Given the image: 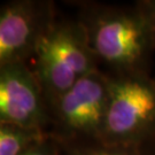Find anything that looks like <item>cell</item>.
<instances>
[{
  "label": "cell",
  "mask_w": 155,
  "mask_h": 155,
  "mask_svg": "<svg viewBox=\"0 0 155 155\" xmlns=\"http://www.w3.org/2000/svg\"><path fill=\"white\" fill-rule=\"evenodd\" d=\"M79 22L98 63L109 68L108 75L148 72L155 33L143 2L134 7L85 6Z\"/></svg>",
  "instance_id": "obj_1"
},
{
  "label": "cell",
  "mask_w": 155,
  "mask_h": 155,
  "mask_svg": "<svg viewBox=\"0 0 155 155\" xmlns=\"http://www.w3.org/2000/svg\"><path fill=\"white\" fill-rule=\"evenodd\" d=\"M31 69L50 105L74 84L100 70L82 23L55 18L39 39Z\"/></svg>",
  "instance_id": "obj_2"
},
{
  "label": "cell",
  "mask_w": 155,
  "mask_h": 155,
  "mask_svg": "<svg viewBox=\"0 0 155 155\" xmlns=\"http://www.w3.org/2000/svg\"><path fill=\"white\" fill-rule=\"evenodd\" d=\"M108 77L109 99L101 140L137 146L154 140L155 79L148 72Z\"/></svg>",
  "instance_id": "obj_3"
},
{
  "label": "cell",
  "mask_w": 155,
  "mask_h": 155,
  "mask_svg": "<svg viewBox=\"0 0 155 155\" xmlns=\"http://www.w3.org/2000/svg\"><path fill=\"white\" fill-rule=\"evenodd\" d=\"M109 99V77L97 70L82 77L50 105L47 134L56 141L101 139Z\"/></svg>",
  "instance_id": "obj_4"
},
{
  "label": "cell",
  "mask_w": 155,
  "mask_h": 155,
  "mask_svg": "<svg viewBox=\"0 0 155 155\" xmlns=\"http://www.w3.org/2000/svg\"><path fill=\"white\" fill-rule=\"evenodd\" d=\"M56 18L50 1L15 0L0 9V66L28 63L39 39Z\"/></svg>",
  "instance_id": "obj_5"
},
{
  "label": "cell",
  "mask_w": 155,
  "mask_h": 155,
  "mask_svg": "<svg viewBox=\"0 0 155 155\" xmlns=\"http://www.w3.org/2000/svg\"><path fill=\"white\" fill-rule=\"evenodd\" d=\"M0 123L37 127L47 133L48 102L28 63L0 66Z\"/></svg>",
  "instance_id": "obj_6"
},
{
  "label": "cell",
  "mask_w": 155,
  "mask_h": 155,
  "mask_svg": "<svg viewBox=\"0 0 155 155\" xmlns=\"http://www.w3.org/2000/svg\"><path fill=\"white\" fill-rule=\"evenodd\" d=\"M47 137L37 127L0 123V155H23Z\"/></svg>",
  "instance_id": "obj_7"
},
{
  "label": "cell",
  "mask_w": 155,
  "mask_h": 155,
  "mask_svg": "<svg viewBox=\"0 0 155 155\" xmlns=\"http://www.w3.org/2000/svg\"><path fill=\"white\" fill-rule=\"evenodd\" d=\"M148 144L115 145L101 139H93L66 144L59 143V146L60 155H150Z\"/></svg>",
  "instance_id": "obj_8"
},
{
  "label": "cell",
  "mask_w": 155,
  "mask_h": 155,
  "mask_svg": "<svg viewBox=\"0 0 155 155\" xmlns=\"http://www.w3.org/2000/svg\"><path fill=\"white\" fill-rule=\"evenodd\" d=\"M23 155H60V146L55 139L48 136L45 140L33 146Z\"/></svg>",
  "instance_id": "obj_9"
},
{
  "label": "cell",
  "mask_w": 155,
  "mask_h": 155,
  "mask_svg": "<svg viewBox=\"0 0 155 155\" xmlns=\"http://www.w3.org/2000/svg\"><path fill=\"white\" fill-rule=\"evenodd\" d=\"M143 4L145 5L146 9L148 12L150 16V20H152V23H153V28H154V33H155V0L153 1H143Z\"/></svg>",
  "instance_id": "obj_10"
},
{
  "label": "cell",
  "mask_w": 155,
  "mask_h": 155,
  "mask_svg": "<svg viewBox=\"0 0 155 155\" xmlns=\"http://www.w3.org/2000/svg\"><path fill=\"white\" fill-rule=\"evenodd\" d=\"M148 150H150V155H155V139L150 141V144H148Z\"/></svg>",
  "instance_id": "obj_11"
}]
</instances>
